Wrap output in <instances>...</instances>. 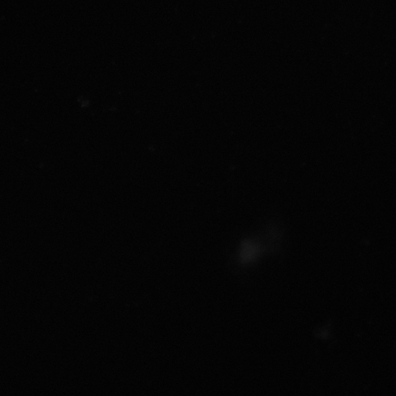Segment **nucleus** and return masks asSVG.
<instances>
[]
</instances>
